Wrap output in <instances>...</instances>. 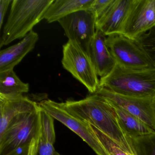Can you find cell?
<instances>
[{"label":"cell","mask_w":155,"mask_h":155,"mask_svg":"<svg viewBox=\"0 0 155 155\" xmlns=\"http://www.w3.org/2000/svg\"><path fill=\"white\" fill-rule=\"evenodd\" d=\"M94 0H55L44 15L48 23L58 21L79 11L89 10Z\"/></svg>","instance_id":"9a60e30c"},{"label":"cell","mask_w":155,"mask_h":155,"mask_svg":"<svg viewBox=\"0 0 155 155\" xmlns=\"http://www.w3.org/2000/svg\"><path fill=\"white\" fill-rule=\"evenodd\" d=\"M39 108L38 104L23 95L15 97L0 96V135L10 123L21 114L32 112Z\"/></svg>","instance_id":"7c38bea8"},{"label":"cell","mask_w":155,"mask_h":155,"mask_svg":"<svg viewBox=\"0 0 155 155\" xmlns=\"http://www.w3.org/2000/svg\"><path fill=\"white\" fill-rule=\"evenodd\" d=\"M40 109V140L54 144L56 138L54 118L48 113Z\"/></svg>","instance_id":"d6986e66"},{"label":"cell","mask_w":155,"mask_h":155,"mask_svg":"<svg viewBox=\"0 0 155 155\" xmlns=\"http://www.w3.org/2000/svg\"><path fill=\"white\" fill-rule=\"evenodd\" d=\"M89 57L98 76L101 78L109 74L117 64L107 45V36L99 30L96 29L90 49Z\"/></svg>","instance_id":"4fadbf2b"},{"label":"cell","mask_w":155,"mask_h":155,"mask_svg":"<svg viewBox=\"0 0 155 155\" xmlns=\"http://www.w3.org/2000/svg\"><path fill=\"white\" fill-rule=\"evenodd\" d=\"M95 93L134 115L155 130V99L127 97L103 87L99 88Z\"/></svg>","instance_id":"30bf717a"},{"label":"cell","mask_w":155,"mask_h":155,"mask_svg":"<svg viewBox=\"0 0 155 155\" xmlns=\"http://www.w3.org/2000/svg\"><path fill=\"white\" fill-rule=\"evenodd\" d=\"M38 39V33L32 31L17 44L1 51L0 72L13 70L34 48Z\"/></svg>","instance_id":"5bb4252c"},{"label":"cell","mask_w":155,"mask_h":155,"mask_svg":"<svg viewBox=\"0 0 155 155\" xmlns=\"http://www.w3.org/2000/svg\"><path fill=\"white\" fill-rule=\"evenodd\" d=\"M155 27V0H133L121 34L136 40Z\"/></svg>","instance_id":"9c48e42d"},{"label":"cell","mask_w":155,"mask_h":155,"mask_svg":"<svg viewBox=\"0 0 155 155\" xmlns=\"http://www.w3.org/2000/svg\"><path fill=\"white\" fill-rule=\"evenodd\" d=\"M12 1L0 0V29H1L3 24L4 18L7 13L9 6Z\"/></svg>","instance_id":"cb8c5ba5"},{"label":"cell","mask_w":155,"mask_h":155,"mask_svg":"<svg viewBox=\"0 0 155 155\" xmlns=\"http://www.w3.org/2000/svg\"><path fill=\"white\" fill-rule=\"evenodd\" d=\"M54 0H13L0 38V47L23 39L38 23Z\"/></svg>","instance_id":"7a4b0ae2"},{"label":"cell","mask_w":155,"mask_h":155,"mask_svg":"<svg viewBox=\"0 0 155 155\" xmlns=\"http://www.w3.org/2000/svg\"><path fill=\"white\" fill-rule=\"evenodd\" d=\"M92 127L102 145L110 155H132L124 151L115 141L96 127L93 126Z\"/></svg>","instance_id":"44dd1931"},{"label":"cell","mask_w":155,"mask_h":155,"mask_svg":"<svg viewBox=\"0 0 155 155\" xmlns=\"http://www.w3.org/2000/svg\"><path fill=\"white\" fill-rule=\"evenodd\" d=\"M136 40L147 53L155 66V27Z\"/></svg>","instance_id":"ffe728a7"},{"label":"cell","mask_w":155,"mask_h":155,"mask_svg":"<svg viewBox=\"0 0 155 155\" xmlns=\"http://www.w3.org/2000/svg\"><path fill=\"white\" fill-rule=\"evenodd\" d=\"M113 1L114 0H94L89 10L95 13L97 21L106 13Z\"/></svg>","instance_id":"7402d4cb"},{"label":"cell","mask_w":155,"mask_h":155,"mask_svg":"<svg viewBox=\"0 0 155 155\" xmlns=\"http://www.w3.org/2000/svg\"><path fill=\"white\" fill-rule=\"evenodd\" d=\"M42 110L48 113L75 132L85 141L97 155H110L88 122L74 117L63 106L62 102L51 100L42 101L38 103Z\"/></svg>","instance_id":"8992f818"},{"label":"cell","mask_w":155,"mask_h":155,"mask_svg":"<svg viewBox=\"0 0 155 155\" xmlns=\"http://www.w3.org/2000/svg\"><path fill=\"white\" fill-rule=\"evenodd\" d=\"M37 155H61L55 150L53 144L40 140Z\"/></svg>","instance_id":"603a6c76"},{"label":"cell","mask_w":155,"mask_h":155,"mask_svg":"<svg viewBox=\"0 0 155 155\" xmlns=\"http://www.w3.org/2000/svg\"><path fill=\"white\" fill-rule=\"evenodd\" d=\"M135 155H155V131L137 138L128 137Z\"/></svg>","instance_id":"ac0fdd59"},{"label":"cell","mask_w":155,"mask_h":155,"mask_svg":"<svg viewBox=\"0 0 155 155\" xmlns=\"http://www.w3.org/2000/svg\"><path fill=\"white\" fill-rule=\"evenodd\" d=\"M108 101L114 108L120 125L128 137H138L149 135L155 131L134 115L114 103Z\"/></svg>","instance_id":"2e32d148"},{"label":"cell","mask_w":155,"mask_h":155,"mask_svg":"<svg viewBox=\"0 0 155 155\" xmlns=\"http://www.w3.org/2000/svg\"><path fill=\"white\" fill-rule=\"evenodd\" d=\"M99 87L127 97L155 99V69H128L116 64L101 78Z\"/></svg>","instance_id":"3957f363"},{"label":"cell","mask_w":155,"mask_h":155,"mask_svg":"<svg viewBox=\"0 0 155 155\" xmlns=\"http://www.w3.org/2000/svg\"><path fill=\"white\" fill-rule=\"evenodd\" d=\"M40 108L22 113L14 118L0 135V155H5L18 147L30 143L40 131Z\"/></svg>","instance_id":"277c9868"},{"label":"cell","mask_w":155,"mask_h":155,"mask_svg":"<svg viewBox=\"0 0 155 155\" xmlns=\"http://www.w3.org/2000/svg\"><path fill=\"white\" fill-rule=\"evenodd\" d=\"M133 0H114L106 13L97 20L96 29L106 36L121 34Z\"/></svg>","instance_id":"8fae6325"},{"label":"cell","mask_w":155,"mask_h":155,"mask_svg":"<svg viewBox=\"0 0 155 155\" xmlns=\"http://www.w3.org/2000/svg\"><path fill=\"white\" fill-rule=\"evenodd\" d=\"M64 30L68 41L89 56L91 42L96 31L97 18L89 10L79 11L58 21Z\"/></svg>","instance_id":"ba28073f"},{"label":"cell","mask_w":155,"mask_h":155,"mask_svg":"<svg viewBox=\"0 0 155 155\" xmlns=\"http://www.w3.org/2000/svg\"><path fill=\"white\" fill-rule=\"evenodd\" d=\"M65 70L83 84L91 94L99 88L100 80L89 56L70 41L63 46L61 61Z\"/></svg>","instance_id":"52a82bcc"},{"label":"cell","mask_w":155,"mask_h":155,"mask_svg":"<svg viewBox=\"0 0 155 155\" xmlns=\"http://www.w3.org/2000/svg\"><path fill=\"white\" fill-rule=\"evenodd\" d=\"M40 141V135H39L33 141V144L31 146L30 150L28 154L27 155H38V149L39 143Z\"/></svg>","instance_id":"d4e9b609"},{"label":"cell","mask_w":155,"mask_h":155,"mask_svg":"<svg viewBox=\"0 0 155 155\" xmlns=\"http://www.w3.org/2000/svg\"><path fill=\"white\" fill-rule=\"evenodd\" d=\"M62 103L71 115L96 127L124 151L135 155L129 139L121 128L114 108L103 97L95 93L80 100H68Z\"/></svg>","instance_id":"6da1fadb"},{"label":"cell","mask_w":155,"mask_h":155,"mask_svg":"<svg viewBox=\"0 0 155 155\" xmlns=\"http://www.w3.org/2000/svg\"><path fill=\"white\" fill-rule=\"evenodd\" d=\"M29 90V84L21 81L13 70L0 72V96L15 97Z\"/></svg>","instance_id":"e0dca14e"},{"label":"cell","mask_w":155,"mask_h":155,"mask_svg":"<svg viewBox=\"0 0 155 155\" xmlns=\"http://www.w3.org/2000/svg\"><path fill=\"white\" fill-rule=\"evenodd\" d=\"M107 43L117 64L120 67L128 69H155L153 61L136 40L114 34L107 36Z\"/></svg>","instance_id":"5b68a950"}]
</instances>
